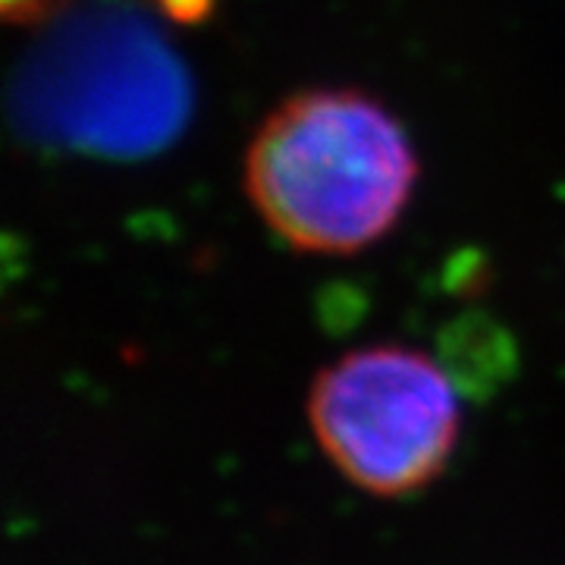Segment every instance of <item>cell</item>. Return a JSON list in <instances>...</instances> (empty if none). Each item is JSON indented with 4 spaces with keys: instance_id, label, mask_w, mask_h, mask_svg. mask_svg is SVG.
<instances>
[{
    "instance_id": "3957f363",
    "label": "cell",
    "mask_w": 565,
    "mask_h": 565,
    "mask_svg": "<svg viewBox=\"0 0 565 565\" xmlns=\"http://www.w3.org/2000/svg\"><path fill=\"white\" fill-rule=\"evenodd\" d=\"M61 0H0V10L10 22H35L44 13H51Z\"/></svg>"
},
{
    "instance_id": "6da1fadb",
    "label": "cell",
    "mask_w": 565,
    "mask_h": 565,
    "mask_svg": "<svg viewBox=\"0 0 565 565\" xmlns=\"http://www.w3.org/2000/svg\"><path fill=\"white\" fill-rule=\"evenodd\" d=\"M245 192L267 230L305 255H355L399 223L418 182L405 126L359 88L289 95L255 129Z\"/></svg>"
},
{
    "instance_id": "277c9868",
    "label": "cell",
    "mask_w": 565,
    "mask_h": 565,
    "mask_svg": "<svg viewBox=\"0 0 565 565\" xmlns=\"http://www.w3.org/2000/svg\"><path fill=\"white\" fill-rule=\"evenodd\" d=\"M167 13H173L177 20H199L207 13L211 0H161Z\"/></svg>"
},
{
    "instance_id": "7a4b0ae2",
    "label": "cell",
    "mask_w": 565,
    "mask_h": 565,
    "mask_svg": "<svg viewBox=\"0 0 565 565\" xmlns=\"http://www.w3.org/2000/svg\"><path fill=\"white\" fill-rule=\"evenodd\" d=\"M459 393L422 349L364 345L327 364L308 393V424L327 462L377 497L427 487L459 440Z\"/></svg>"
}]
</instances>
